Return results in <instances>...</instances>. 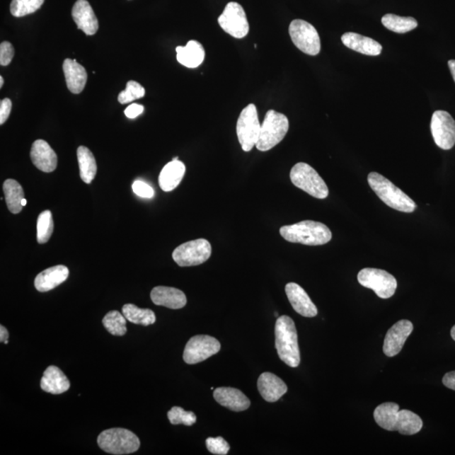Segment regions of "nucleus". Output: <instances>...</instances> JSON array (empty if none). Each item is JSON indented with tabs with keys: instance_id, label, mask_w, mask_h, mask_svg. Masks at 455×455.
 <instances>
[{
	"instance_id": "obj_1",
	"label": "nucleus",
	"mask_w": 455,
	"mask_h": 455,
	"mask_svg": "<svg viewBox=\"0 0 455 455\" xmlns=\"http://www.w3.org/2000/svg\"><path fill=\"white\" fill-rule=\"evenodd\" d=\"M280 231L287 241L306 246L328 244L333 238V234L326 224L312 220L285 225L280 228Z\"/></svg>"
},
{
	"instance_id": "obj_2",
	"label": "nucleus",
	"mask_w": 455,
	"mask_h": 455,
	"mask_svg": "<svg viewBox=\"0 0 455 455\" xmlns=\"http://www.w3.org/2000/svg\"><path fill=\"white\" fill-rule=\"evenodd\" d=\"M275 346L280 359L296 368L300 364L297 330L293 320L287 316L277 318L275 326Z\"/></svg>"
},
{
	"instance_id": "obj_3",
	"label": "nucleus",
	"mask_w": 455,
	"mask_h": 455,
	"mask_svg": "<svg viewBox=\"0 0 455 455\" xmlns=\"http://www.w3.org/2000/svg\"><path fill=\"white\" fill-rule=\"evenodd\" d=\"M368 183L377 196L391 209L403 213H413L416 210V203L382 175L371 172Z\"/></svg>"
},
{
	"instance_id": "obj_4",
	"label": "nucleus",
	"mask_w": 455,
	"mask_h": 455,
	"mask_svg": "<svg viewBox=\"0 0 455 455\" xmlns=\"http://www.w3.org/2000/svg\"><path fill=\"white\" fill-rule=\"evenodd\" d=\"M289 122L284 114L269 110L265 116L256 149L262 152L268 151L281 143L288 134Z\"/></svg>"
},
{
	"instance_id": "obj_5",
	"label": "nucleus",
	"mask_w": 455,
	"mask_h": 455,
	"mask_svg": "<svg viewBox=\"0 0 455 455\" xmlns=\"http://www.w3.org/2000/svg\"><path fill=\"white\" fill-rule=\"evenodd\" d=\"M97 443L103 451L116 455L132 454L140 448L138 436L125 428H110L100 432Z\"/></svg>"
},
{
	"instance_id": "obj_6",
	"label": "nucleus",
	"mask_w": 455,
	"mask_h": 455,
	"mask_svg": "<svg viewBox=\"0 0 455 455\" xmlns=\"http://www.w3.org/2000/svg\"><path fill=\"white\" fill-rule=\"evenodd\" d=\"M290 180L296 188L318 200H325L329 195L328 185L317 171L306 163L300 162L292 168Z\"/></svg>"
},
{
	"instance_id": "obj_7",
	"label": "nucleus",
	"mask_w": 455,
	"mask_h": 455,
	"mask_svg": "<svg viewBox=\"0 0 455 455\" xmlns=\"http://www.w3.org/2000/svg\"><path fill=\"white\" fill-rule=\"evenodd\" d=\"M260 126L255 105H247L238 117L236 125L238 143L245 152L250 151L258 144Z\"/></svg>"
},
{
	"instance_id": "obj_8",
	"label": "nucleus",
	"mask_w": 455,
	"mask_h": 455,
	"mask_svg": "<svg viewBox=\"0 0 455 455\" xmlns=\"http://www.w3.org/2000/svg\"><path fill=\"white\" fill-rule=\"evenodd\" d=\"M212 254V246L205 238H197L176 247L172 258L180 267L198 266L207 262Z\"/></svg>"
},
{
	"instance_id": "obj_9",
	"label": "nucleus",
	"mask_w": 455,
	"mask_h": 455,
	"mask_svg": "<svg viewBox=\"0 0 455 455\" xmlns=\"http://www.w3.org/2000/svg\"><path fill=\"white\" fill-rule=\"evenodd\" d=\"M362 286L374 291L378 297L391 298L397 289L396 277L386 271L377 268H364L357 275Z\"/></svg>"
},
{
	"instance_id": "obj_10",
	"label": "nucleus",
	"mask_w": 455,
	"mask_h": 455,
	"mask_svg": "<svg viewBox=\"0 0 455 455\" xmlns=\"http://www.w3.org/2000/svg\"><path fill=\"white\" fill-rule=\"evenodd\" d=\"M289 32L292 42L304 54L311 56L320 54L321 44L319 33L311 23L303 20H294L291 22Z\"/></svg>"
},
{
	"instance_id": "obj_11",
	"label": "nucleus",
	"mask_w": 455,
	"mask_h": 455,
	"mask_svg": "<svg viewBox=\"0 0 455 455\" xmlns=\"http://www.w3.org/2000/svg\"><path fill=\"white\" fill-rule=\"evenodd\" d=\"M220 28L231 37L241 39L249 33V23L240 4L229 2L218 19Z\"/></svg>"
},
{
	"instance_id": "obj_12",
	"label": "nucleus",
	"mask_w": 455,
	"mask_h": 455,
	"mask_svg": "<svg viewBox=\"0 0 455 455\" xmlns=\"http://www.w3.org/2000/svg\"><path fill=\"white\" fill-rule=\"evenodd\" d=\"M220 348V342L217 339L210 335H195L185 345L183 359L188 364L201 363L218 353Z\"/></svg>"
},
{
	"instance_id": "obj_13",
	"label": "nucleus",
	"mask_w": 455,
	"mask_h": 455,
	"mask_svg": "<svg viewBox=\"0 0 455 455\" xmlns=\"http://www.w3.org/2000/svg\"><path fill=\"white\" fill-rule=\"evenodd\" d=\"M431 131L435 144L442 149H451L455 144V121L445 110L432 114Z\"/></svg>"
},
{
	"instance_id": "obj_14",
	"label": "nucleus",
	"mask_w": 455,
	"mask_h": 455,
	"mask_svg": "<svg viewBox=\"0 0 455 455\" xmlns=\"http://www.w3.org/2000/svg\"><path fill=\"white\" fill-rule=\"evenodd\" d=\"M413 330V325L412 322L408 320H401L392 326L388 330V333L384 338L383 350L384 355L387 357H395L399 355L402 347L412 334Z\"/></svg>"
},
{
	"instance_id": "obj_15",
	"label": "nucleus",
	"mask_w": 455,
	"mask_h": 455,
	"mask_svg": "<svg viewBox=\"0 0 455 455\" xmlns=\"http://www.w3.org/2000/svg\"><path fill=\"white\" fill-rule=\"evenodd\" d=\"M287 296L294 310L304 317H315L318 311L310 296L301 286L295 282H289L285 287Z\"/></svg>"
},
{
	"instance_id": "obj_16",
	"label": "nucleus",
	"mask_w": 455,
	"mask_h": 455,
	"mask_svg": "<svg viewBox=\"0 0 455 455\" xmlns=\"http://www.w3.org/2000/svg\"><path fill=\"white\" fill-rule=\"evenodd\" d=\"M72 17L77 28L87 36H93L99 29V22L87 0H78L72 10Z\"/></svg>"
},
{
	"instance_id": "obj_17",
	"label": "nucleus",
	"mask_w": 455,
	"mask_h": 455,
	"mask_svg": "<svg viewBox=\"0 0 455 455\" xmlns=\"http://www.w3.org/2000/svg\"><path fill=\"white\" fill-rule=\"evenodd\" d=\"M30 156L33 165L38 170L46 172V173H50L56 170L57 154L45 140L38 139L35 141L32 149H30Z\"/></svg>"
},
{
	"instance_id": "obj_18",
	"label": "nucleus",
	"mask_w": 455,
	"mask_h": 455,
	"mask_svg": "<svg viewBox=\"0 0 455 455\" xmlns=\"http://www.w3.org/2000/svg\"><path fill=\"white\" fill-rule=\"evenodd\" d=\"M150 298L156 306H165L172 310H179L185 307L188 303L187 297L182 290L170 287H156L152 289Z\"/></svg>"
},
{
	"instance_id": "obj_19",
	"label": "nucleus",
	"mask_w": 455,
	"mask_h": 455,
	"mask_svg": "<svg viewBox=\"0 0 455 455\" xmlns=\"http://www.w3.org/2000/svg\"><path fill=\"white\" fill-rule=\"evenodd\" d=\"M214 397L221 405L234 412H243L250 408V401L247 396L235 388L220 387L215 388Z\"/></svg>"
},
{
	"instance_id": "obj_20",
	"label": "nucleus",
	"mask_w": 455,
	"mask_h": 455,
	"mask_svg": "<svg viewBox=\"0 0 455 455\" xmlns=\"http://www.w3.org/2000/svg\"><path fill=\"white\" fill-rule=\"evenodd\" d=\"M258 391L265 401L276 402L288 391V386L277 375L266 372L260 375Z\"/></svg>"
},
{
	"instance_id": "obj_21",
	"label": "nucleus",
	"mask_w": 455,
	"mask_h": 455,
	"mask_svg": "<svg viewBox=\"0 0 455 455\" xmlns=\"http://www.w3.org/2000/svg\"><path fill=\"white\" fill-rule=\"evenodd\" d=\"M69 275V268L63 265L47 268L35 278V288L42 293L52 290L67 280Z\"/></svg>"
},
{
	"instance_id": "obj_22",
	"label": "nucleus",
	"mask_w": 455,
	"mask_h": 455,
	"mask_svg": "<svg viewBox=\"0 0 455 455\" xmlns=\"http://www.w3.org/2000/svg\"><path fill=\"white\" fill-rule=\"evenodd\" d=\"M342 42L350 50L364 55L378 56L382 52V46L378 42L355 33L343 34Z\"/></svg>"
},
{
	"instance_id": "obj_23",
	"label": "nucleus",
	"mask_w": 455,
	"mask_h": 455,
	"mask_svg": "<svg viewBox=\"0 0 455 455\" xmlns=\"http://www.w3.org/2000/svg\"><path fill=\"white\" fill-rule=\"evenodd\" d=\"M63 69L68 89L74 94H79L85 89L87 82V73L82 65L75 59H65Z\"/></svg>"
},
{
	"instance_id": "obj_24",
	"label": "nucleus",
	"mask_w": 455,
	"mask_h": 455,
	"mask_svg": "<svg viewBox=\"0 0 455 455\" xmlns=\"http://www.w3.org/2000/svg\"><path fill=\"white\" fill-rule=\"evenodd\" d=\"M70 382L66 375L56 366H50L41 379L42 390L52 395H60L67 391Z\"/></svg>"
},
{
	"instance_id": "obj_25",
	"label": "nucleus",
	"mask_w": 455,
	"mask_h": 455,
	"mask_svg": "<svg viewBox=\"0 0 455 455\" xmlns=\"http://www.w3.org/2000/svg\"><path fill=\"white\" fill-rule=\"evenodd\" d=\"M176 59L185 67L195 69L200 67L205 59V50L197 41H190L185 47H176Z\"/></svg>"
},
{
	"instance_id": "obj_26",
	"label": "nucleus",
	"mask_w": 455,
	"mask_h": 455,
	"mask_svg": "<svg viewBox=\"0 0 455 455\" xmlns=\"http://www.w3.org/2000/svg\"><path fill=\"white\" fill-rule=\"evenodd\" d=\"M185 172L184 163L172 161L163 168L159 176V185L164 192L173 191L182 183Z\"/></svg>"
},
{
	"instance_id": "obj_27",
	"label": "nucleus",
	"mask_w": 455,
	"mask_h": 455,
	"mask_svg": "<svg viewBox=\"0 0 455 455\" xmlns=\"http://www.w3.org/2000/svg\"><path fill=\"white\" fill-rule=\"evenodd\" d=\"M399 405L393 402L379 405L374 410V417L379 427L387 431H396L398 422Z\"/></svg>"
},
{
	"instance_id": "obj_28",
	"label": "nucleus",
	"mask_w": 455,
	"mask_h": 455,
	"mask_svg": "<svg viewBox=\"0 0 455 455\" xmlns=\"http://www.w3.org/2000/svg\"><path fill=\"white\" fill-rule=\"evenodd\" d=\"M79 175L83 183L91 184L95 179L97 165L94 154L85 146H79L77 149Z\"/></svg>"
},
{
	"instance_id": "obj_29",
	"label": "nucleus",
	"mask_w": 455,
	"mask_h": 455,
	"mask_svg": "<svg viewBox=\"0 0 455 455\" xmlns=\"http://www.w3.org/2000/svg\"><path fill=\"white\" fill-rule=\"evenodd\" d=\"M3 190L8 209L14 214L21 213L23 209L21 202L25 198V194L20 183L16 180L8 179L4 183Z\"/></svg>"
},
{
	"instance_id": "obj_30",
	"label": "nucleus",
	"mask_w": 455,
	"mask_h": 455,
	"mask_svg": "<svg viewBox=\"0 0 455 455\" xmlns=\"http://www.w3.org/2000/svg\"><path fill=\"white\" fill-rule=\"evenodd\" d=\"M122 313L128 321L135 325L149 326L156 321V313L149 309H140L132 304L122 307Z\"/></svg>"
},
{
	"instance_id": "obj_31",
	"label": "nucleus",
	"mask_w": 455,
	"mask_h": 455,
	"mask_svg": "<svg viewBox=\"0 0 455 455\" xmlns=\"http://www.w3.org/2000/svg\"><path fill=\"white\" fill-rule=\"evenodd\" d=\"M423 426L422 420L408 410H399L398 422L396 431L402 435H414L421 431Z\"/></svg>"
},
{
	"instance_id": "obj_32",
	"label": "nucleus",
	"mask_w": 455,
	"mask_h": 455,
	"mask_svg": "<svg viewBox=\"0 0 455 455\" xmlns=\"http://www.w3.org/2000/svg\"><path fill=\"white\" fill-rule=\"evenodd\" d=\"M384 28L396 33H406L417 28L418 23L413 17H401L387 14L382 17Z\"/></svg>"
},
{
	"instance_id": "obj_33",
	"label": "nucleus",
	"mask_w": 455,
	"mask_h": 455,
	"mask_svg": "<svg viewBox=\"0 0 455 455\" xmlns=\"http://www.w3.org/2000/svg\"><path fill=\"white\" fill-rule=\"evenodd\" d=\"M126 320L123 313L117 311H112L105 316L103 323L109 333L117 335V337H122V335H125L127 333Z\"/></svg>"
},
{
	"instance_id": "obj_34",
	"label": "nucleus",
	"mask_w": 455,
	"mask_h": 455,
	"mask_svg": "<svg viewBox=\"0 0 455 455\" xmlns=\"http://www.w3.org/2000/svg\"><path fill=\"white\" fill-rule=\"evenodd\" d=\"M54 224L51 211H43L38 216L37 224V238L39 244H45L54 233Z\"/></svg>"
},
{
	"instance_id": "obj_35",
	"label": "nucleus",
	"mask_w": 455,
	"mask_h": 455,
	"mask_svg": "<svg viewBox=\"0 0 455 455\" xmlns=\"http://www.w3.org/2000/svg\"><path fill=\"white\" fill-rule=\"evenodd\" d=\"M45 0H12L11 13L15 17H23L38 11Z\"/></svg>"
},
{
	"instance_id": "obj_36",
	"label": "nucleus",
	"mask_w": 455,
	"mask_h": 455,
	"mask_svg": "<svg viewBox=\"0 0 455 455\" xmlns=\"http://www.w3.org/2000/svg\"><path fill=\"white\" fill-rule=\"evenodd\" d=\"M145 89L139 83L131 81L127 83L126 90L118 95L117 100L121 104H127L135 100L143 98Z\"/></svg>"
},
{
	"instance_id": "obj_37",
	"label": "nucleus",
	"mask_w": 455,
	"mask_h": 455,
	"mask_svg": "<svg viewBox=\"0 0 455 455\" xmlns=\"http://www.w3.org/2000/svg\"><path fill=\"white\" fill-rule=\"evenodd\" d=\"M168 418L173 425L183 424L185 426H192L197 422L196 415L192 412H187L179 406H174L167 414Z\"/></svg>"
},
{
	"instance_id": "obj_38",
	"label": "nucleus",
	"mask_w": 455,
	"mask_h": 455,
	"mask_svg": "<svg viewBox=\"0 0 455 455\" xmlns=\"http://www.w3.org/2000/svg\"><path fill=\"white\" fill-rule=\"evenodd\" d=\"M206 445L210 453L218 455L227 454L231 449L222 437H209L206 440Z\"/></svg>"
},
{
	"instance_id": "obj_39",
	"label": "nucleus",
	"mask_w": 455,
	"mask_h": 455,
	"mask_svg": "<svg viewBox=\"0 0 455 455\" xmlns=\"http://www.w3.org/2000/svg\"><path fill=\"white\" fill-rule=\"evenodd\" d=\"M15 55V50L12 44L4 42L0 44V64L7 66L11 63Z\"/></svg>"
},
{
	"instance_id": "obj_40",
	"label": "nucleus",
	"mask_w": 455,
	"mask_h": 455,
	"mask_svg": "<svg viewBox=\"0 0 455 455\" xmlns=\"http://www.w3.org/2000/svg\"><path fill=\"white\" fill-rule=\"evenodd\" d=\"M132 191L137 196L144 198H152L154 195V189L149 185L141 180H136L132 184Z\"/></svg>"
},
{
	"instance_id": "obj_41",
	"label": "nucleus",
	"mask_w": 455,
	"mask_h": 455,
	"mask_svg": "<svg viewBox=\"0 0 455 455\" xmlns=\"http://www.w3.org/2000/svg\"><path fill=\"white\" fill-rule=\"evenodd\" d=\"M12 109L11 100L8 98L0 101V125H3L10 117Z\"/></svg>"
},
{
	"instance_id": "obj_42",
	"label": "nucleus",
	"mask_w": 455,
	"mask_h": 455,
	"mask_svg": "<svg viewBox=\"0 0 455 455\" xmlns=\"http://www.w3.org/2000/svg\"><path fill=\"white\" fill-rule=\"evenodd\" d=\"M144 105L140 104H132L128 105V107L125 110V114L126 117L129 119H134L137 117H139V115L144 113Z\"/></svg>"
},
{
	"instance_id": "obj_43",
	"label": "nucleus",
	"mask_w": 455,
	"mask_h": 455,
	"mask_svg": "<svg viewBox=\"0 0 455 455\" xmlns=\"http://www.w3.org/2000/svg\"><path fill=\"white\" fill-rule=\"evenodd\" d=\"M444 386L455 391V371L446 374L443 378Z\"/></svg>"
},
{
	"instance_id": "obj_44",
	"label": "nucleus",
	"mask_w": 455,
	"mask_h": 455,
	"mask_svg": "<svg viewBox=\"0 0 455 455\" xmlns=\"http://www.w3.org/2000/svg\"><path fill=\"white\" fill-rule=\"evenodd\" d=\"M10 338L8 330L4 326H0V342L8 344V340Z\"/></svg>"
},
{
	"instance_id": "obj_45",
	"label": "nucleus",
	"mask_w": 455,
	"mask_h": 455,
	"mask_svg": "<svg viewBox=\"0 0 455 455\" xmlns=\"http://www.w3.org/2000/svg\"><path fill=\"white\" fill-rule=\"evenodd\" d=\"M449 67L450 69V72L452 74V76L454 78V81L455 82V60H449Z\"/></svg>"
},
{
	"instance_id": "obj_46",
	"label": "nucleus",
	"mask_w": 455,
	"mask_h": 455,
	"mask_svg": "<svg viewBox=\"0 0 455 455\" xmlns=\"http://www.w3.org/2000/svg\"><path fill=\"white\" fill-rule=\"evenodd\" d=\"M450 334H451V337L454 341H455V326H453L451 331H450Z\"/></svg>"
},
{
	"instance_id": "obj_47",
	"label": "nucleus",
	"mask_w": 455,
	"mask_h": 455,
	"mask_svg": "<svg viewBox=\"0 0 455 455\" xmlns=\"http://www.w3.org/2000/svg\"><path fill=\"white\" fill-rule=\"evenodd\" d=\"M4 78L3 76H0V88H2L4 86Z\"/></svg>"
},
{
	"instance_id": "obj_48",
	"label": "nucleus",
	"mask_w": 455,
	"mask_h": 455,
	"mask_svg": "<svg viewBox=\"0 0 455 455\" xmlns=\"http://www.w3.org/2000/svg\"><path fill=\"white\" fill-rule=\"evenodd\" d=\"M21 203H22V206H23V207H25L26 205V200H25V198H24L23 200H22Z\"/></svg>"
},
{
	"instance_id": "obj_49",
	"label": "nucleus",
	"mask_w": 455,
	"mask_h": 455,
	"mask_svg": "<svg viewBox=\"0 0 455 455\" xmlns=\"http://www.w3.org/2000/svg\"><path fill=\"white\" fill-rule=\"evenodd\" d=\"M178 160H179V158H178V157H175V158H174V159H173V160H172V161H178Z\"/></svg>"
}]
</instances>
